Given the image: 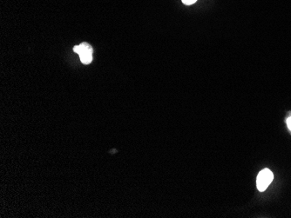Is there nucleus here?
I'll return each mask as SVG.
<instances>
[{"instance_id": "2", "label": "nucleus", "mask_w": 291, "mask_h": 218, "mask_svg": "<svg viewBox=\"0 0 291 218\" xmlns=\"http://www.w3.org/2000/svg\"><path fill=\"white\" fill-rule=\"evenodd\" d=\"M274 175L268 168H264L258 174L256 178V186L260 192H264L266 188H268L271 182L273 181Z\"/></svg>"}, {"instance_id": "4", "label": "nucleus", "mask_w": 291, "mask_h": 218, "mask_svg": "<svg viewBox=\"0 0 291 218\" xmlns=\"http://www.w3.org/2000/svg\"><path fill=\"white\" fill-rule=\"evenodd\" d=\"M287 126H288L289 130H291V116L287 119Z\"/></svg>"}, {"instance_id": "1", "label": "nucleus", "mask_w": 291, "mask_h": 218, "mask_svg": "<svg viewBox=\"0 0 291 218\" xmlns=\"http://www.w3.org/2000/svg\"><path fill=\"white\" fill-rule=\"evenodd\" d=\"M74 52L78 53L81 61L84 64H89L93 61V47L89 44L82 43L74 46Z\"/></svg>"}, {"instance_id": "3", "label": "nucleus", "mask_w": 291, "mask_h": 218, "mask_svg": "<svg viewBox=\"0 0 291 218\" xmlns=\"http://www.w3.org/2000/svg\"><path fill=\"white\" fill-rule=\"evenodd\" d=\"M181 1H182V3L184 4L191 6V4L195 3L197 0H181Z\"/></svg>"}]
</instances>
